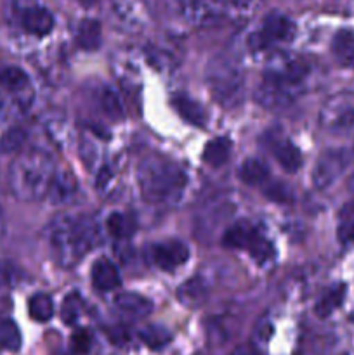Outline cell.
I'll list each match as a JSON object with an SVG mask.
<instances>
[{"label": "cell", "instance_id": "cell-32", "mask_svg": "<svg viewBox=\"0 0 354 355\" xmlns=\"http://www.w3.org/2000/svg\"><path fill=\"white\" fill-rule=\"evenodd\" d=\"M80 312H82V300L76 293L68 295L62 302L61 307V318L66 324H75L80 318Z\"/></svg>", "mask_w": 354, "mask_h": 355}, {"label": "cell", "instance_id": "cell-38", "mask_svg": "<svg viewBox=\"0 0 354 355\" xmlns=\"http://www.w3.org/2000/svg\"><path fill=\"white\" fill-rule=\"evenodd\" d=\"M347 187H349V191H351V193L354 194V172L351 173L349 180H347Z\"/></svg>", "mask_w": 354, "mask_h": 355}, {"label": "cell", "instance_id": "cell-34", "mask_svg": "<svg viewBox=\"0 0 354 355\" xmlns=\"http://www.w3.org/2000/svg\"><path fill=\"white\" fill-rule=\"evenodd\" d=\"M90 343H92V338H90V335L87 331L76 333L71 340L73 350H75L76 354H85L87 350L90 349Z\"/></svg>", "mask_w": 354, "mask_h": 355}, {"label": "cell", "instance_id": "cell-41", "mask_svg": "<svg viewBox=\"0 0 354 355\" xmlns=\"http://www.w3.org/2000/svg\"><path fill=\"white\" fill-rule=\"evenodd\" d=\"M344 355H354V352H349V354H344Z\"/></svg>", "mask_w": 354, "mask_h": 355}, {"label": "cell", "instance_id": "cell-15", "mask_svg": "<svg viewBox=\"0 0 354 355\" xmlns=\"http://www.w3.org/2000/svg\"><path fill=\"white\" fill-rule=\"evenodd\" d=\"M78 184L75 175L69 170H56V175L52 179L51 189H49V200L54 205H68L76 196Z\"/></svg>", "mask_w": 354, "mask_h": 355}, {"label": "cell", "instance_id": "cell-11", "mask_svg": "<svg viewBox=\"0 0 354 355\" xmlns=\"http://www.w3.org/2000/svg\"><path fill=\"white\" fill-rule=\"evenodd\" d=\"M0 89L12 97L17 107H28L33 101L30 78L17 66H0Z\"/></svg>", "mask_w": 354, "mask_h": 355}, {"label": "cell", "instance_id": "cell-5", "mask_svg": "<svg viewBox=\"0 0 354 355\" xmlns=\"http://www.w3.org/2000/svg\"><path fill=\"white\" fill-rule=\"evenodd\" d=\"M205 83L212 97L226 110L242 106L246 96V75L238 59L228 54H219L208 62Z\"/></svg>", "mask_w": 354, "mask_h": 355}, {"label": "cell", "instance_id": "cell-40", "mask_svg": "<svg viewBox=\"0 0 354 355\" xmlns=\"http://www.w3.org/2000/svg\"><path fill=\"white\" fill-rule=\"evenodd\" d=\"M3 281V270H2V266H0V283Z\"/></svg>", "mask_w": 354, "mask_h": 355}, {"label": "cell", "instance_id": "cell-37", "mask_svg": "<svg viewBox=\"0 0 354 355\" xmlns=\"http://www.w3.org/2000/svg\"><path fill=\"white\" fill-rule=\"evenodd\" d=\"M6 234V215H3L2 207H0V238Z\"/></svg>", "mask_w": 354, "mask_h": 355}, {"label": "cell", "instance_id": "cell-3", "mask_svg": "<svg viewBox=\"0 0 354 355\" xmlns=\"http://www.w3.org/2000/svg\"><path fill=\"white\" fill-rule=\"evenodd\" d=\"M99 243V229L89 215L59 214L49 227V245L59 266L71 267Z\"/></svg>", "mask_w": 354, "mask_h": 355}, {"label": "cell", "instance_id": "cell-6", "mask_svg": "<svg viewBox=\"0 0 354 355\" xmlns=\"http://www.w3.org/2000/svg\"><path fill=\"white\" fill-rule=\"evenodd\" d=\"M222 245L231 250H245L259 263L269 262L274 257L273 245L246 220H238L228 227L222 236Z\"/></svg>", "mask_w": 354, "mask_h": 355}, {"label": "cell", "instance_id": "cell-19", "mask_svg": "<svg viewBox=\"0 0 354 355\" xmlns=\"http://www.w3.org/2000/svg\"><path fill=\"white\" fill-rule=\"evenodd\" d=\"M273 156L280 163L281 168L288 173L297 172L302 166V155L301 149L290 141H280L273 146Z\"/></svg>", "mask_w": 354, "mask_h": 355}, {"label": "cell", "instance_id": "cell-30", "mask_svg": "<svg viewBox=\"0 0 354 355\" xmlns=\"http://www.w3.org/2000/svg\"><path fill=\"white\" fill-rule=\"evenodd\" d=\"M0 349L6 352H17L21 349L19 328L10 319L0 321Z\"/></svg>", "mask_w": 354, "mask_h": 355}, {"label": "cell", "instance_id": "cell-35", "mask_svg": "<svg viewBox=\"0 0 354 355\" xmlns=\"http://www.w3.org/2000/svg\"><path fill=\"white\" fill-rule=\"evenodd\" d=\"M266 194L276 201H287L290 198V189L283 184H273V186L267 187Z\"/></svg>", "mask_w": 354, "mask_h": 355}, {"label": "cell", "instance_id": "cell-33", "mask_svg": "<svg viewBox=\"0 0 354 355\" xmlns=\"http://www.w3.org/2000/svg\"><path fill=\"white\" fill-rule=\"evenodd\" d=\"M16 110L17 104L12 97L0 89V130H7L10 127V121L16 116Z\"/></svg>", "mask_w": 354, "mask_h": 355}, {"label": "cell", "instance_id": "cell-28", "mask_svg": "<svg viewBox=\"0 0 354 355\" xmlns=\"http://www.w3.org/2000/svg\"><path fill=\"white\" fill-rule=\"evenodd\" d=\"M99 103H101V110L104 111V114H106L108 118H111V120H121V118H124L125 114L124 103H121L120 94H118L115 89H111V87H104L103 92H101Z\"/></svg>", "mask_w": 354, "mask_h": 355}, {"label": "cell", "instance_id": "cell-9", "mask_svg": "<svg viewBox=\"0 0 354 355\" xmlns=\"http://www.w3.org/2000/svg\"><path fill=\"white\" fill-rule=\"evenodd\" d=\"M351 162V155L346 149L333 148L326 149L316 159L314 166H312V186L316 189H328L330 186L340 179L344 172H346L347 165Z\"/></svg>", "mask_w": 354, "mask_h": 355}, {"label": "cell", "instance_id": "cell-7", "mask_svg": "<svg viewBox=\"0 0 354 355\" xmlns=\"http://www.w3.org/2000/svg\"><path fill=\"white\" fill-rule=\"evenodd\" d=\"M295 24L281 12L267 14L255 31L248 37V45L253 51H267L276 45L287 44L294 38Z\"/></svg>", "mask_w": 354, "mask_h": 355}, {"label": "cell", "instance_id": "cell-1", "mask_svg": "<svg viewBox=\"0 0 354 355\" xmlns=\"http://www.w3.org/2000/svg\"><path fill=\"white\" fill-rule=\"evenodd\" d=\"M309 66L304 59L280 54L264 69L255 90V101L266 110L280 111L292 106L304 92Z\"/></svg>", "mask_w": 354, "mask_h": 355}, {"label": "cell", "instance_id": "cell-2", "mask_svg": "<svg viewBox=\"0 0 354 355\" xmlns=\"http://www.w3.org/2000/svg\"><path fill=\"white\" fill-rule=\"evenodd\" d=\"M189 177L180 165L160 155H149L137 166V186L146 203L174 207L186 194Z\"/></svg>", "mask_w": 354, "mask_h": 355}, {"label": "cell", "instance_id": "cell-13", "mask_svg": "<svg viewBox=\"0 0 354 355\" xmlns=\"http://www.w3.org/2000/svg\"><path fill=\"white\" fill-rule=\"evenodd\" d=\"M90 279L96 290L113 291L121 284V276L118 267L110 259H97L90 269Z\"/></svg>", "mask_w": 354, "mask_h": 355}, {"label": "cell", "instance_id": "cell-27", "mask_svg": "<svg viewBox=\"0 0 354 355\" xmlns=\"http://www.w3.org/2000/svg\"><path fill=\"white\" fill-rule=\"evenodd\" d=\"M260 2L262 0H221L222 14L224 17H233V19H245L255 12Z\"/></svg>", "mask_w": 354, "mask_h": 355}, {"label": "cell", "instance_id": "cell-14", "mask_svg": "<svg viewBox=\"0 0 354 355\" xmlns=\"http://www.w3.org/2000/svg\"><path fill=\"white\" fill-rule=\"evenodd\" d=\"M21 24L30 35L45 37L54 30V16L45 7H28L21 16Z\"/></svg>", "mask_w": 354, "mask_h": 355}, {"label": "cell", "instance_id": "cell-39", "mask_svg": "<svg viewBox=\"0 0 354 355\" xmlns=\"http://www.w3.org/2000/svg\"><path fill=\"white\" fill-rule=\"evenodd\" d=\"M80 2H82V3H87V6H89V3L97 2V0H80Z\"/></svg>", "mask_w": 354, "mask_h": 355}, {"label": "cell", "instance_id": "cell-31", "mask_svg": "<svg viewBox=\"0 0 354 355\" xmlns=\"http://www.w3.org/2000/svg\"><path fill=\"white\" fill-rule=\"evenodd\" d=\"M24 141H26V134L23 128L19 127H9L3 130L2 137H0V151L2 153H19L23 148Z\"/></svg>", "mask_w": 354, "mask_h": 355}, {"label": "cell", "instance_id": "cell-20", "mask_svg": "<svg viewBox=\"0 0 354 355\" xmlns=\"http://www.w3.org/2000/svg\"><path fill=\"white\" fill-rule=\"evenodd\" d=\"M231 149H233V142L229 141L228 137H215L212 141L207 142L203 149V159L207 165L214 166H222L231 156Z\"/></svg>", "mask_w": 354, "mask_h": 355}, {"label": "cell", "instance_id": "cell-12", "mask_svg": "<svg viewBox=\"0 0 354 355\" xmlns=\"http://www.w3.org/2000/svg\"><path fill=\"white\" fill-rule=\"evenodd\" d=\"M180 16L191 24L205 26L224 17L221 0H174Z\"/></svg>", "mask_w": 354, "mask_h": 355}, {"label": "cell", "instance_id": "cell-23", "mask_svg": "<svg viewBox=\"0 0 354 355\" xmlns=\"http://www.w3.org/2000/svg\"><path fill=\"white\" fill-rule=\"evenodd\" d=\"M344 298H346V286H344V284H335V286L328 288V290L321 295V298H319L318 304H316L314 312L321 319L328 318V315H332L333 312L342 305Z\"/></svg>", "mask_w": 354, "mask_h": 355}, {"label": "cell", "instance_id": "cell-16", "mask_svg": "<svg viewBox=\"0 0 354 355\" xmlns=\"http://www.w3.org/2000/svg\"><path fill=\"white\" fill-rule=\"evenodd\" d=\"M115 309L128 319H142L153 312L151 300L137 293H120L115 298Z\"/></svg>", "mask_w": 354, "mask_h": 355}, {"label": "cell", "instance_id": "cell-8", "mask_svg": "<svg viewBox=\"0 0 354 355\" xmlns=\"http://www.w3.org/2000/svg\"><path fill=\"white\" fill-rule=\"evenodd\" d=\"M319 125L332 134L354 132V92H340L330 97L319 111Z\"/></svg>", "mask_w": 354, "mask_h": 355}, {"label": "cell", "instance_id": "cell-36", "mask_svg": "<svg viewBox=\"0 0 354 355\" xmlns=\"http://www.w3.org/2000/svg\"><path fill=\"white\" fill-rule=\"evenodd\" d=\"M231 355H259V352H257L255 349H252V347L243 345V347H238V349L233 350Z\"/></svg>", "mask_w": 354, "mask_h": 355}, {"label": "cell", "instance_id": "cell-29", "mask_svg": "<svg viewBox=\"0 0 354 355\" xmlns=\"http://www.w3.org/2000/svg\"><path fill=\"white\" fill-rule=\"evenodd\" d=\"M139 338H141L142 343H144L146 347H149V349L160 350L163 349V347L169 345L170 340H172V335H170L169 329H165L163 326L153 324L142 328L141 333H139Z\"/></svg>", "mask_w": 354, "mask_h": 355}, {"label": "cell", "instance_id": "cell-24", "mask_svg": "<svg viewBox=\"0 0 354 355\" xmlns=\"http://www.w3.org/2000/svg\"><path fill=\"white\" fill-rule=\"evenodd\" d=\"M103 31H101V23L96 19H83L76 30V42L83 51H94L101 45Z\"/></svg>", "mask_w": 354, "mask_h": 355}, {"label": "cell", "instance_id": "cell-4", "mask_svg": "<svg viewBox=\"0 0 354 355\" xmlns=\"http://www.w3.org/2000/svg\"><path fill=\"white\" fill-rule=\"evenodd\" d=\"M56 175L51 156L38 149L21 151L9 168V187L21 201H37L49 194Z\"/></svg>", "mask_w": 354, "mask_h": 355}, {"label": "cell", "instance_id": "cell-17", "mask_svg": "<svg viewBox=\"0 0 354 355\" xmlns=\"http://www.w3.org/2000/svg\"><path fill=\"white\" fill-rule=\"evenodd\" d=\"M332 54L342 68H354V30L344 28L332 40Z\"/></svg>", "mask_w": 354, "mask_h": 355}, {"label": "cell", "instance_id": "cell-21", "mask_svg": "<svg viewBox=\"0 0 354 355\" xmlns=\"http://www.w3.org/2000/svg\"><path fill=\"white\" fill-rule=\"evenodd\" d=\"M106 231L111 238L115 239H128L135 232V220L127 214H121V211H113L106 217Z\"/></svg>", "mask_w": 354, "mask_h": 355}, {"label": "cell", "instance_id": "cell-26", "mask_svg": "<svg viewBox=\"0 0 354 355\" xmlns=\"http://www.w3.org/2000/svg\"><path fill=\"white\" fill-rule=\"evenodd\" d=\"M28 314L37 322L51 321L52 315H54V302L45 293L33 295L28 302Z\"/></svg>", "mask_w": 354, "mask_h": 355}, {"label": "cell", "instance_id": "cell-22", "mask_svg": "<svg viewBox=\"0 0 354 355\" xmlns=\"http://www.w3.org/2000/svg\"><path fill=\"white\" fill-rule=\"evenodd\" d=\"M238 175L246 186H260V184L267 182V179H269V170H267L266 163L260 162V159L248 158L242 163Z\"/></svg>", "mask_w": 354, "mask_h": 355}, {"label": "cell", "instance_id": "cell-10", "mask_svg": "<svg viewBox=\"0 0 354 355\" xmlns=\"http://www.w3.org/2000/svg\"><path fill=\"white\" fill-rule=\"evenodd\" d=\"M149 260L160 270H176L183 267L189 259V248L183 241L177 239H167V241L155 243L148 250Z\"/></svg>", "mask_w": 354, "mask_h": 355}, {"label": "cell", "instance_id": "cell-18", "mask_svg": "<svg viewBox=\"0 0 354 355\" xmlns=\"http://www.w3.org/2000/svg\"><path fill=\"white\" fill-rule=\"evenodd\" d=\"M172 103L177 113L180 114V118L186 120L187 123L196 125V127H205L207 125V113H205L203 106L198 104L194 99L184 96V94H176Z\"/></svg>", "mask_w": 354, "mask_h": 355}, {"label": "cell", "instance_id": "cell-25", "mask_svg": "<svg viewBox=\"0 0 354 355\" xmlns=\"http://www.w3.org/2000/svg\"><path fill=\"white\" fill-rule=\"evenodd\" d=\"M177 298L186 307H198L207 298V286L201 279H189L177 290Z\"/></svg>", "mask_w": 354, "mask_h": 355}]
</instances>
